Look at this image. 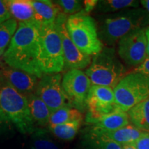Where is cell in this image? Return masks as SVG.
I'll return each instance as SVG.
<instances>
[{"label":"cell","mask_w":149,"mask_h":149,"mask_svg":"<svg viewBox=\"0 0 149 149\" xmlns=\"http://www.w3.org/2000/svg\"><path fill=\"white\" fill-rule=\"evenodd\" d=\"M40 25L36 20L19 22L3 55L7 66L29 72L39 79L44 75L37 61Z\"/></svg>","instance_id":"obj_1"},{"label":"cell","mask_w":149,"mask_h":149,"mask_svg":"<svg viewBox=\"0 0 149 149\" xmlns=\"http://www.w3.org/2000/svg\"><path fill=\"white\" fill-rule=\"evenodd\" d=\"M149 13L144 8H127L104 16L98 25L97 33L101 42L113 47L124 35L135 29L147 28Z\"/></svg>","instance_id":"obj_2"},{"label":"cell","mask_w":149,"mask_h":149,"mask_svg":"<svg viewBox=\"0 0 149 149\" xmlns=\"http://www.w3.org/2000/svg\"><path fill=\"white\" fill-rule=\"evenodd\" d=\"M126 68L118 58L113 47H104L100 53L93 56L92 61L85 74L91 85L107 86L114 89L126 75Z\"/></svg>","instance_id":"obj_3"},{"label":"cell","mask_w":149,"mask_h":149,"mask_svg":"<svg viewBox=\"0 0 149 149\" xmlns=\"http://www.w3.org/2000/svg\"><path fill=\"white\" fill-rule=\"evenodd\" d=\"M66 26L70 39L83 53L91 57L104 48L98 36L96 22L84 10L67 17Z\"/></svg>","instance_id":"obj_4"},{"label":"cell","mask_w":149,"mask_h":149,"mask_svg":"<svg viewBox=\"0 0 149 149\" xmlns=\"http://www.w3.org/2000/svg\"><path fill=\"white\" fill-rule=\"evenodd\" d=\"M37 61L44 74L60 73L64 70L62 44L55 24L40 25Z\"/></svg>","instance_id":"obj_5"},{"label":"cell","mask_w":149,"mask_h":149,"mask_svg":"<svg viewBox=\"0 0 149 149\" xmlns=\"http://www.w3.org/2000/svg\"><path fill=\"white\" fill-rule=\"evenodd\" d=\"M0 107L22 134H32L37 129L35 125L26 97L8 84L0 90Z\"/></svg>","instance_id":"obj_6"},{"label":"cell","mask_w":149,"mask_h":149,"mask_svg":"<svg viewBox=\"0 0 149 149\" xmlns=\"http://www.w3.org/2000/svg\"><path fill=\"white\" fill-rule=\"evenodd\" d=\"M113 91L117 107L127 113L149 97V77L134 70L126 74Z\"/></svg>","instance_id":"obj_7"},{"label":"cell","mask_w":149,"mask_h":149,"mask_svg":"<svg viewBox=\"0 0 149 149\" xmlns=\"http://www.w3.org/2000/svg\"><path fill=\"white\" fill-rule=\"evenodd\" d=\"M91 82L85 72L81 70H68L63 76V92L72 108L81 113L86 110V100Z\"/></svg>","instance_id":"obj_8"},{"label":"cell","mask_w":149,"mask_h":149,"mask_svg":"<svg viewBox=\"0 0 149 149\" xmlns=\"http://www.w3.org/2000/svg\"><path fill=\"white\" fill-rule=\"evenodd\" d=\"M146 29L134 30L119 40L117 53L128 66L137 68L147 57Z\"/></svg>","instance_id":"obj_9"},{"label":"cell","mask_w":149,"mask_h":149,"mask_svg":"<svg viewBox=\"0 0 149 149\" xmlns=\"http://www.w3.org/2000/svg\"><path fill=\"white\" fill-rule=\"evenodd\" d=\"M113 88L92 85L86 100V122L92 124L95 121L118 109Z\"/></svg>","instance_id":"obj_10"},{"label":"cell","mask_w":149,"mask_h":149,"mask_svg":"<svg viewBox=\"0 0 149 149\" xmlns=\"http://www.w3.org/2000/svg\"><path fill=\"white\" fill-rule=\"evenodd\" d=\"M67 17L62 12L59 13L55 22V26L60 35L64 57V69L81 70L90 66L91 57L80 51L72 42L67 31Z\"/></svg>","instance_id":"obj_11"},{"label":"cell","mask_w":149,"mask_h":149,"mask_svg":"<svg viewBox=\"0 0 149 149\" xmlns=\"http://www.w3.org/2000/svg\"><path fill=\"white\" fill-rule=\"evenodd\" d=\"M61 80L60 73L44 74L37 84L35 94L46 104L51 113L63 107H71L63 92Z\"/></svg>","instance_id":"obj_12"},{"label":"cell","mask_w":149,"mask_h":149,"mask_svg":"<svg viewBox=\"0 0 149 149\" xmlns=\"http://www.w3.org/2000/svg\"><path fill=\"white\" fill-rule=\"evenodd\" d=\"M1 75L6 84L27 97L35 93L37 84L36 76L24 70L1 64Z\"/></svg>","instance_id":"obj_13"},{"label":"cell","mask_w":149,"mask_h":149,"mask_svg":"<svg viewBox=\"0 0 149 149\" xmlns=\"http://www.w3.org/2000/svg\"><path fill=\"white\" fill-rule=\"evenodd\" d=\"M130 124L127 113L117 109L110 114L104 115L91 124L90 128L98 132L113 131Z\"/></svg>","instance_id":"obj_14"},{"label":"cell","mask_w":149,"mask_h":149,"mask_svg":"<svg viewBox=\"0 0 149 149\" xmlns=\"http://www.w3.org/2000/svg\"><path fill=\"white\" fill-rule=\"evenodd\" d=\"M86 130L93 133L107 137L120 145L133 144L141 137L144 132L131 124H128L118 130L109 132H98L90 127L86 128Z\"/></svg>","instance_id":"obj_15"},{"label":"cell","mask_w":149,"mask_h":149,"mask_svg":"<svg viewBox=\"0 0 149 149\" xmlns=\"http://www.w3.org/2000/svg\"><path fill=\"white\" fill-rule=\"evenodd\" d=\"M31 3L35 11V20L41 24H55L61 12L55 2L49 0H31Z\"/></svg>","instance_id":"obj_16"},{"label":"cell","mask_w":149,"mask_h":149,"mask_svg":"<svg viewBox=\"0 0 149 149\" xmlns=\"http://www.w3.org/2000/svg\"><path fill=\"white\" fill-rule=\"evenodd\" d=\"M26 98L35 125L38 126L48 125L51 112L46 104L35 93L27 96Z\"/></svg>","instance_id":"obj_17"},{"label":"cell","mask_w":149,"mask_h":149,"mask_svg":"<svg viewBox=\"0 0 149 149\" xmlns=\"http://www.w3.org/2000/svg\"><path fill=\"white\" fill-rule=\"evenodd\" d=\"M130 122L143 131H149V97L127 112Z\"/></svg>","instance_id":"obj_18"},{"label":"cell","mask_w":149,"mask_h":149,"mask_svg":"<svg viewBox=\"0 0 149 149\" xmlns=\"http://www.w3.org/2000/svg\"><path fill=\"white\" fill-rule=\"evenodd\" d=\"M10 15L15 20L26 22L35 20V11L29 0H8L6 1Z\"/></svg>","instance_id":"obj_19"},{"label":"cell","mask_w":149,"mask_h":149,"mask_svg":"<svg viewBox=\"0 0 149 149\" xmlns=\"http://www.w3.org/2000/svg\"><path fill=\"white\" fill-rule=\"evenodd\" d=\"M74 121L82 122V113L70 106H66L51 113L48 125L55 126Z\"/></svg>","instance_id":"obj_20"},{"label":"cell","mask_w":149,"mask_h":149,"mask_svg":"<svg viewBox=\"0 0 149 149\" xmlns=\"http://www.w3.org/2000/svg\"><path fill=\"white\" fill-rule=\"evenodd\" d=\"M140 1L137 0H102L98 1L96 9L101 13H114L127 8H138Z\"/></svg>","instance_id":"obj_21"},{"label":"cell","mask_w":149,"mask_h":149,"mask_svg":"<svg viewBox=\"0 0 149 149\" xmlns=\"http://www.w3.org/2000/svg\"><path fill=\"white\" fill-rule=\"evenodd\" d=\"M83 142L88 149H122V145L86 129Z\"/></svg>","instance_id":"obj_22"},{"label":"cell","mask_w":149,"mask_h":149,"mask_svg":"<svg viewBox=\"0 0 149 149\" xmlns=\"http://www.w3.org/2000/svg\"><path fill=\"white\" fill-rule=\"evenodd\" d=\"M81 124L82 122L74 121L58 125L48 126V130L59 139L70 141L73 139L77 134Z\"/></svg>","instance_id":"obj_23"},{"label":"cell","mask_w":149,"mask_h":149,"mask_svg":"<svg viewBox=\"0 0 149 149\" xmlns=\"http://www.w3.org/2000/svg\"><path fill=\"white\" fill-rule=\"evenodd\" d=\"M31 149H60L47 130L37 128L32 133L31 141Z\"/></svg>","instance_id":"obj_24"},{"label":"cell","mask_w":149,"mask_h":149,"mask_svg":"<svg viewBox=\"0 0 149 149\" xmlns=\"http://www.w3.org/2000/svg\"><path fill=\"white\" fill-rule=\"evenodd\" d=\"M17 23L14 19H10L0 25V56L5 53L6 48L17 31Z\"/></svg>","instance_id":"obj_25"},{"label":"cell","mask_w":149,"mask_h":149,"mask_svg":"<svg viewBox=\"0 0 149 149\" xmlns=\"http://www.w3.org/2000/svg\"><path fill=\"white\" fill-rule=\"evenodd\" d=\"M55 3L60 8L63 13L66 15L67 14L74 15L82 10L83 3L78 0H58Z\"/></svg>","instance_id":"obj_26"},{"label":"cell","mask_w":149,"mask_h":149,"mask_svg":"<svg viewBox=\"0 0 149 149\" xmlns=\"http://www.w3.org/2000/svg\"><path fill=\"white\" fill-rule=\"evenodd\" d=\"M130 145L135 149H149V131H144L137 140Z\"/></svg>","instance_id":"obj_27"},{"label":"cell","mask_w":149,"mask_h":149,"mask_svg":"<svg viewBox=\"0 0 149 149\" xmlns=\"http://www.w3.org/2000/svg\"><path fill=\"white\" fill-rule=\"evenodd\" d=\"M11 124V122L0 107V135L6 133L7 130L10 129Z\"/></svg>","instance_id":"obj_28"},{"label":"cell","mask_w":149,"mask_h":149,"mask_svg":"<svg viewBox=\"0 0 149 149\" xmlns=\"http://www.w3.org/2000/svg\"><path fill=\"white\" fill-rule=\"evenodd\" d=\"M10 13L7 7L6 1L0 0V25L7 20L10 19Z\"/></svg>","instance_id":"obj_29"},{"label":"cell","mask_w":149,"mask_h":149,"mask_svg":"<svg viewBox=\"0 0 149 149\" xmlns=\"http://www.w3.org/2000/svg\"><path fill=\"white\" fill-rule=\"evenodd\" d=\"M135 70L149 77V57H147L146 59L135 68Z\"/></svg>","instance_id":"obj_30"},{"label":"cell","mask_w":149,"mask_h":149,"mask_svg":"<svg viewBox=\"0 0 149 149\" xmlns=\"http://www.w3.org/2000/svg\"><path fill=\"white\" fill-rule=\"evenodd\" d=\"M97 3L98 1H97V0H86V1H83V4L84 5L85 12L89 13L93 9L96 8Z\"/></svg>","instance_id":"obj_31"},{"label":"cell","mask_w":149,"mask_h":149,"mask_svg":"<svg viewBox=\"0 0 149 149\" xmlns=\"http://www.w3.org/2000/svg\"><path fill=\"white\" fill-rule=\"evenodd\" d=\"M146 55L149 57V26L146 29Z\"/></svg>","instance_id":"obj_32"},{"label":"cell","mask_w":149,"mask_h":149,"mask_svg":"<svg viewBox=\"0 0 149 149\" xmlns=\"http://www.w3.org/2000/svg\"><path fill=\"white\" fill-rule=\"evenodd\" d=\"M140 3L142 5L145 10L149 13V0H141L140 1Z\"/></svg>","instance_id":"obj_33"},{"label":"cell","mask_w":149,"mask_h":149,"mask_svg":"<svg viewBox=\"0 0 149 149\" xmlns=\"http://www.w3.org/2000/svg\"><path fill=\"white\" fill-rule=\"evenodd\" d=\"M122 149H135L133 146L130 144H125V145H122Z\"/></svg>","instance_id":"obj_34"}]
</instances>
